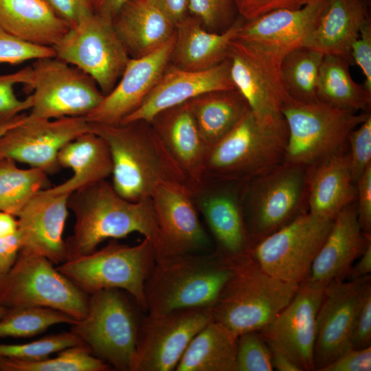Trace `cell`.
Listing matches in <instances>:
<instances>
[{
    "mask_svg": "<svg viewBox=\"0 0 371 371\" xmlns=\"http://www.w3.org/2000/svg\"><path fill=\"white\" fill-rule=\"evenodd\" d=\"M68 208L75 216L72 234L65 240L67 260L90 254L104 240L138 232L161 252V235L151 199L130 201L106 179L69 195Z\"/></svg>",
    "mask_w": 371,
    "mask_h": 371,
    "instance_id": "cell-1",
    "label": "cell"
},
{
    "mask_svg": "<svg viewBox=\"0 0 371 371\" xmlns=\"http://www.w3.org/2000/svg\"><path fill=\"white\" fill-rule=\"evenodd\" d=\"M89 123L91 132L103 138L109 146L113 164L112 186L125 199H150L161 182H176L188 187L150 122Z\"/></svg>",
    "mask_w": 371,
    "mask_h": 371,
    "instance_id": "cell-2",
    "label": "cell"
},
{
    "mask_svg": "<svg viewBox=\"0 0 371 371\" xmlns=\"http://www.w3.org/2000/svg\"><path fill=\"white\" fill-rule=\"evenodd\" d=\"M225 256L232 272L210 307L212 319L236 337L260 331L290 302L298 287L264 271L249 253Z\"/></svg>",
    "mask_w": 371,
    "mask_h": 371,
    "instance_id": "cell-3",
    "label": "cell"
},
{
    "mask_svg": "<svg viewBox=\"0 0 371 371\" xmlns=\"http://www.w3.org/2000/svg\"><path fill=\"white\" fill-rule=\"evenodd\" d=\"M232 272L228 258L222 254L188 253L155 259L145 283L148 314L210 308Z\"/></svg>",
    "mask_w": 371,
    "mask_h": 371,
    "instance_id": "cell-4",
    "label": "cell"
},
{
    "mask_svg": "<svg viewBox=\"0 0 371 371\" xmlns=\"http://www.w3.org/2000/svg\"><path fill=\"white\" fill-rule=\"evenodd\" d=\"M286 124L265 123L249 110L236 126L208 148L201 182L245 183L284 161Z\"/></svg>",
    "mask_w": 371,
    "mask_h": 371,
    "instance_id": "cell-5",
    "label": "cell"
},
{
    "mask_svg": "<svg viewBox=\"0 0 371 371\" xmlns=\"http://www.w3.org/2000/svg\"><path fill=\"white\" fill-rule=\"evenodd\" d=\"M311 169L284 161L243 183L241 205L251 247L308 212Z\"/></svg>",
    "mask_w": 371,
    "mask_h": 371,
    "instance_id": "cell-6",
    "label": "cell"
},
{
    "mask_svg": "<svg viewBox=\"0 0 371 371\" xmlns=\"http://www.w3.org/2000/svg\"><path fill=\"white\" fill-rule=\"evenodd\" d=\"M281 113L288 128L284 161L313 166L348 149L350 133L371 115L352 113L319 100L300 102L289 95Z\"/></svg>",
    "mask_w": 371,
    "mask_h": 371,
    "instance_id": "cell-7",
    "label": "cell"
},
{
    "mask_svg": "<svg viewBox=\"0 0 371 371\" xmlns=\"http://www.w3.org/2000/svg\"><path fill=\"white\" fill-rule=\"evenodd\" d=\"M156 259V251L146 238L129 246L110 242L104 247L67 260L57 269L87 294L117 289L127 291L146 311L145 283Z\"/></svg>",
    "mask_w": 371,
    "mask_h": 371,
    "instance_id": "cell-8",
    "label": "cell"
},
{
    "mask_svg": "<svg viewBox=\"0 0 371 371\" xmlns=\"http://www.w3.org/2000/svg\"><path fill=\"white\" fill-rule=\"evenodd\" d=\"M89 296L46 257L22 249L0 278V306L6 308H48L78 321L87 314Z\"/></svg>",
    "mask_w": 371,
    "mask_h": 371,
    "instance_id": "cell-9",
    "label": "cell"
},
{
    "mask_svg": "<svg viewBox=\"0 0 371 371\" xmlns=\"http://www.w3.org/2000/svg\"><path fill=\"white\" fill-rule=\"evenodd\" d=\"M139 326L131 306L120 289L89 294L85 316L71 325L95 357L119 370H129L135 352Z\"/></svg>",
    "mask_w": 371,
    "mask_h": 371,
    "instance_id": "cell-10",
    "label": "cell"
},
{
    "mask_svg": "<svg viewBox=\"0 0 371 371\" xmlns=\"http://www.w3.org/2000/svg\"><path fill=\"white\" fill-rule=\"evenodd\" d=\"M53 48L56 58L89 75L104 95L116 85L131 58L113 19L95 10L70 27Z\"/></svg>",
    "mask_w": 371,
    "mask_h": 371,
    "instance_id": "cell-11",
    "label": "cell"
},
{
    "mask_svg": "<svg viewBox=\"0 0 371 371\" xmlns=\"http://www.w3.org/2000/svg\"><path fill=\"white\" fill-rule=\"evenodd\" d=\"M333 221L305 213L253 245L249 254L264 271L299 287L307 278Z\"/></svg>",
    "mask_w": 371,
    "mask_h": 371,
    "instance_id": "cell-12",
    "label": "cell"
},
{
    "mask_svg": "<svg viewBox=\"0 0 371 371\" xmlns=\"http://www.w3.org/2000/svg\"><path fill=\"white\" fill-rule=\"evenodd\" d=\"M285 55L257 44L234 39L230 44V74L250 111L262 122L282 125L281 113L289 96L280 66Z\"/></svg>",
    "mask_w": 371,
    "mask_h": 371,
    "instance_id": "cell-13",
    "label": "cell"
},
{
    "mask_svg": "<svg viewBox=\"0 0 371 371\" xmlns=\"http://www.w3.org/2000/svg\"><path fill=\"white\" fill-rule=\"evenodd\" d=\"M32 67V117H86L104 97L89 75L56 57L37 59Z\"/></svg>",
    "mask_w": 371,
    "mask_h": 371,
    "instance_id": "cell-14",
    "label": "cell"
},
{
    "mask_svg": "<svg viewBox=\"0 0 371 371\" xmlns=\"http://www.w3.org/2000/svg\"><path fill=\"white\" fill-rule=\"evenodd\" d=\"M211 320L210 308L148 314L139 326L130 371L175 370L192 338Z\"/></svg>",
    "mask_w": 371,
    "mask_h": 371,
    "instance_id": "cell-15",
    "label": "cell"
},
{
    "mask_svg": "<svg viewBox=\"0 0 371 371\" xmlns=\"http://www.w3.org/2000/svg\"><path fill=\"white\" fill-rule=\"evenodd\" d=\"M90 131L85 117L47 120L27 114L23 122L0 137V159L9 158L52 175L61 168L58 161L61 148Z\"/></svg>",
    "mask_w": 371,
    "mask_h": 371,
    "instance_id": "cell-16",
    "label": "cell"
},
{
    "mask_svg": "<svg viewBox=\"0 0 371 371\" xmlns=\"http://www.w3.org/2000/svg\"><path fill=\"white\" fill-rule=\"evenodd\" d=\"M370 278V274L347 281L335 280L324 288L317 315L315 370L320 371L351 348L354 320L366 295L371 290Z\"/></svg>",
    "mask_w": 371,
    "mask_h": 371,
    "instance_id": "cell-17",
    "label": "cell"
},
{
    "mask_svg": "<svg viewBox=\"0 0 371 371\" xmlns=\"http://www.w3.org/2000/svg\"><path fill=\"white\" fill-rule=\"evenodd\" d=\"M151 201L161 235L158 256L196 253L210 247L190 189L176 182H161L155 188Z\"/></svg>",
    "mask_w": 371,
    "mask_h": 371,
    "instance_id": "cell-18",
    "label": "cell"
},
{
    "mask_svg": "<svg viewBox=\"0 0 371 371\" xmlns=\"http://www.w3.org/2000/svg\"><path fill=\"white\" fill-rule=\"evenodd\" d=\"M324 290L302 282L290 302L260 330L267 341L284 351L302 370H315L317 315Z\"/></svg>",
    "mask_w": 371,
    "mask_h": 371,
    "instance_id": "cell-19",
    "label": "cell"
},
{
    "mask_svg": "<svg viewBox=\"0 0 371 371\" xmlns=\"http://www.w3.org/2000/svg\"><path fill=\"white\" fill-rule=\"evenodd\" d=\"M243 184L202 181L190 189L193 202L203 216L221 254L227 256L245 255L251 247L241 205Z\"/></svg>",
    "mask_w": 371,
    "mask_h": 371,
    "instance_id": "cell-20",
    "label": "cell"
},
{
    "mask_svg": "<svg viewBox=\"0 0 371 371\" xmlns=\"http://www.w3.org/2000/svg\"><path fill=\"white\" fill-rule=\"evenodd\" d=\"M175 34L156 50L130 58L119 82L85 118L89 122L116 125L135 111L157 83L170 63Z\"/></svg>",
    "mask_w": 371,
    "mask_h": 371,
    "instance_id": "cell-21",
    "label": "cell"
},
{
    "mask_svg": "<svg viewBox=\"0 0 371 371\" xmlns=\"http://www.w3.org/2000/svg\"><path fill=\"white\" fill-rule=\"evenodd\" d=\"M235 89L229 57L211 69L199 71L183 70L169 64L139 107L120 124L140 120L149 122L161 111L201 94Z\"/></svg>",
    "mask_w": 371,
    "mask_h": 371,
    "instance_id": "cell-22",
    "label": "cell"
},
{
    "mask_svg": "<svg viewBox=\"0 0 371 371\" xmlns=\"http://www.w3.org/2000/svg\"><path fill=\"white\" fill-rule=\"evenodd\" d=\"M68 197L43 189L26 203L16 216L22 250L43 256L54 264L66 261L63 232Z\"/></svg>",
    "mask_w": 371,
    "mask_h": 371,
    "instance_id": "cell-23",
    "label": "cell"
},
{
    "mask_svg": "<svg viewBox=\"0 0 371 371\" xmlns=\"http://www.w3.org/2000/svg\"><path fill=\"white\" fill-rule=\"evenodd\" d=\"M370 244L371 236L364 233L359 225L355 201L335 218L303 282L324 289L333 281L344 280L354 262Z\"/></svg>",
    "mask_w": 371,
    "mask_h": 371,
    "instance_id": "cell-24",
    "label": "cell"
},
{
    "mask_svg": "<svg viewBox=\"0 0 371 371\" xmlns=\"http://www.w3.org/2000/svg\"><path fill=\"white\" fill-rule=\"evenodd\" d=\"M149 122L189 188L199 184L208 148L202 139L188 102L161 111Z\"/></svg>",
    "mask_w": 371,
    "mask_h": 371,
    "instance_id": "cell-25",
    "label": "cell"
},
{
    "mask_svg": "<svg viewBox=\"0 0 371 371\" xmlns=\"http://www.w3.org/2000/svg\"><path fill=\"white\" fill-rule=\"evenodd\" d=\"M328 0L298 9L277 10L244 21L234 39L251 42L286 55L301 46L315 26Z\"/></svg>",
    "mask_w": 371,
    "mask_h": 371,
    "instance_id": "cell-26",
    "label": "cell"
},
{
    "mask_svg": "<svg viewBox=\"0 0 371 371\" xmlns=\"http://www.w3.org/2000/svg\"><path fill=\"white\" fill-rule=\"evenodd\" d=\"M370 19L369 0H328L302 46L341 57L353 64L352 45Z\"/></svg>",
    "mask_w": 371,
    "mask_h": 371,
    "instance_id": "cell-27",
    "label": "cell"
},
{
    "mask_svg": "<svg viewBox=\"0 0 371 371\" xmlns=\"http://www.w3.org/2000/svg\"><path fill=\"white\" fill-rule=\"evenodd\" d=\"M245 20H236L225 31L216 33L205 30L194 17L186 16L175 25V40L170 61L187 71L211 69L228 58L231 42Z\"/></svg>",
    "mask_w": 371,
    "mask_h": 371,
    "instance_id": "cell-28",
    "label": "cell"
},
{
    "mask_svg": "<svg viewBox=\"0 0 371 371\" xmlns=\"http://www.w3.org/2000/svg\"><path fill=\"white\" fill-rule=\"evenodd\" d=\"M113 23L131 58L156 50L175 34V25L151 0L130 1L113 19Z\"/></svg>",
    "mask_w": 371,
    "mask_h": 371,
    "instance_id": "cell-29",
    "label": "cell"
},
{
    "mask_svg": "<svg viewBox=\"0 0 371 371\" xmlns=\"http://www.w3.org/2000/svg\"><path fill=\"white\" fill-rule=\"evenodd\" d=\"M357 197V183L350 166L348 149L312 166L309 183L308 212L334 220Z\"/></svg>",
    "mask_w": 371,
    "mask_h": 371,
    "instance_id": "cell-30",
    "label": "cell"
},
{
    "mask_svg": "<svg viewBox=\"0 0 371 371\" xmlns=\"http://www.w3.org/2000/svg\"><path fill=\"white\" fill-rule=\"evenodd\" d=\"M58 161L60 168H70L73 174L63 183L45 188L49 193L69 195L85 186L106 179L113 170L106 142L91 131L65 144L58 153Z\"/></svg>",
    "mask_w": 371,
    "mask_h": 371,
    "instance_id": "cell-31",
    "label": "cell"
},
{
    "mask_svg": "<svg viewBox=\"0 0 371 371\" xmlns=\"http://www.w3.org/2000/svg\"><path fill=\"white\" fill-rule=\"evenodd\" d=\"M0 27L26 42L52 47L70 29L45 0H0Z\"/></svg>",
    "mask_w": 371,
    "mask_h": 371,
    "instance_id": "cell-32",
    "label": "cell"
},
{
    "mask_svg": "<svg viewBox=\"0 0 371 371\" xmlns=\"http://www.w3.org/2000/svg\"><path fill=\"white\" fill-rule=\"evenodd\" d=\"M188 102L208 148L229 133L250 110L236 89L205 93Z\"/></svg>",
    "mask_w": 371,
    "mask_h": 371,
    "instance_id": "cell-33",
    "label": "cell"
},
{
    "mask_svg": "<svg viewBox=\"0 0 371 371\" xmlns=\"http://www.w3.org/2000/svg\"><path fill=\"white\" fill-rule=\"evenodd\" d=\"M237 337L212 319L191 340L176 371H235Z\"/></svg>",
    "mask_w": 371,
    "mask_h": 371,
    "instance_id": "cell-34",
    "label": "cell"
},
{
    "mask_svg": "<svg viewBox=\"0 0 371 371\" xmlns=\"http://www.w3.org/2000/svg\"><path fill=\"white\" fill-rule=\"evenodd\" d=\"M350 65L341 57L324 54L317 78V100L352 113L370 112L371 91L364 84L353 80L349 71Z\"/></svg>",
    "mask_w": 371,
    "mask_h": 371,
    "instance_id": "cell-35",
    "label": "cell"
},
{
    "mask_svg": "<svg viewBox=\"0 0 371 371\" xmlns=\"http://www.w3.org/2000/svg\"><path fill=\"white\" fill-rule=\"evenodd\" d=\"M47 175L38 168H20L9 158L0 159V210L16 217L36 193L49 188Z\"/></svg>",
    "mask_w": 371,
    "mask_h": 371,
    "instance_id": "cell-36",
    "label": "cell"
},
{
    "mask_svg": "<svg viewBox=\"0 0 371 371\" xmlns=\"http://www.w3.org/2000/svg\"><path fill=\"white\" fill-rule=\"evenodd\" d=\"M324 54L304 46L289 51L282 58L280 70L289 95L300 102H313L317 98L319 70Z\"/></svg>",
    "mask_w": 371,
    "mask_h": 371,
    "instance_id": "cell-37",
    "label": "cell"
},
{
    "mask_svg": "<svg viewBox=\"0 0 371 371\" xmlns=\"http://www.w3.org/2000/svg\"><path fill=\"white\" fill-rule=\"evenodd\" d=\"M111 366L83 344L65 348L56 357L21 360L0 357L1 371H106Z\"/></svg>",
    "mask_w": 371,
    "mask_h": 371,
    "instance_id": "cell-38",
    "label": "cell"
},
{
    "mask_svg": "<svg viewBox=\"0 0 371 371\" xmlns=\"http://www.w3.org/2000/svg\"><path fill=\"white\" fill-rule=\"evenodd\" d=\"M77 321L59 311L44 307H16L8 308L0 319L1 337H30L59 324L72 325Z\"/></svg>",
    "mask_w": 371,
    "mask_h": 371,
    "instance_id": "cell-39",
    "label": "cell"
},
{
    "mask_svg": "<svg viewBox=\"0 0 371 371\" xmlns=\"http://www.w3.org/2000/svg\"><path fill=\"white\" fill-rule=\"evenodd\" d=\"M78 344H82L76 335L71 331L64 332L49 335L25 344H0V357L21 360H38Z\"/></svg>",
    "mask_w": 371,
    "mask_h": 371,
    "instance_id": "cell-40",
    "label": "cell"
},
{
    "mask_svg": "<svg viewBox=\"0 0 371 371\" xmlns=\"http://www.w3.org/2000/svg\"><path fill=\"white\" fill-rule=\"evenodd\" d=\"M271 351L258 331L237 337L235 371H272Z\"/></svg>",
    "mask_w": 371,
    "mask_h": 371,
    "instance_id": "cell-41",
    "label": "cell"
},
{
    "mask_svg": "<svg viewBox=\"0 0 371 371\" xmlns=\"http://www.w3.org/2000/svg\"><path fill=\"white\" fill-rule=\"evenodd\" d=\"M188 10L205 30L212 32H223L236 21L234 0H188Z\"/></svg>",
    "mask_w": 371,
    "mask_h": 371,
    "instance_id": "cell-42",
    "label": "cell"
},
{
    "mask_svg": "<svg viewBox=\"0 0 371 371\" xmlns=\"http://www.w3.org/2000/svg\"><path fill=\"white\" fill-rule=\"evenodd\" d=\"M32 77V66L12 74L0 75V121L9 120L31 109V95L25 100H20L14 93V87L16 84L29 86Z\"/></svg>",
    "mask_w": 371,
    "mask_h": 371,
    "instance_id": "cell-43",
    "label": "cell"
},
{
    "mask_svg": "<svg viewBox=\"0 0 371 371\" xmlns=\"http://www.w3.org/2000/svg\"><path fill=\"white\" fill-rule=\"evenodd\" d=\"M48 57H56L52 47L26 42L0 27V63L16 65Z\"/></svg>",
    "mask_w": 371,
    "mask_h": 371,
    "instance_id": "cell-44",
    "label": "cell"
},
{
    "mask_svg": "<svg viewBox=\"0 0 371 371\" xmlns=\"http://www.w3.org/2000/svg\"><path fill=\"white\" fill-rule=\"evenodd\" d=\"M350 166L355 182L371 166V115L348 137Z\"/></svg>",
    "mask_w": 371,
    "mask_h": 371,
    "instance_id": "cell-45",
    "label": "cell"
},
{
    "mask_svg": "<svg viewBox=\"0 0 371 371\" xmlns=\"http://www.w3.org/2000/svg\"><path fill=\"white\" fill-rule=\"evenodd\" d=\"M315 0H234L236 10L249 21L277 10L298 9Z\"/></svg>",
    "mask_w": 371,
    "mask_h": 371,
    "instance_id": "cell-46",
    "label": "cell"
},
{
    "mask_svg": "<svg viewBox=\"0 0 371 371\" xmlns=\"http://www.w3.org/2000/svg\"><path fill=\"white\" fill-rule=\"evenodd\" d=\"M350 56L365 76L364 85L371 91V20L368 19L361 29L359 36L352 45Z\"/></svg>",
    "mask_w": 371,
    "mask_h": 371,
    "instance_id": "cell-47",
    "label": "cell"
},
{
    "mask_svg": "<svg viewBox=\"0 0 371 371\" xmlns=\"http://www.w3.org/2000/svg\"><path fill=\"white\" fill-rule=\"evenodd\" d=\"M371 347L350 348L320 371H370Z\"/></svg>",
    "mask_w": 371,
    "mask_h": 371,
    "instance_id": "cell-48",
    "label": "cell"
},
{
    "mask_svg": "<svg viewBox=\"0 0 371 371\" xmlns=\"http://www.w3.org/2000/svg\"><path fill=\"white\" fill-rule=\"evenodd\" d=\"M371 343V290L366 295L354 320L351 348L370 346Z\"/></svg>",
    "mask_w": 371,
    "mask_h": 371,
    "instance_id": "cell-49",
    "label": "cell"
},
{
    "mask_svg": "<svg viewBox=\"0 0 371 371\" xmlns=\"http://www.w3.org/2000/svg\"><path fill=\"white\" fill-rule=\"evenodd\" d=\"M355 202L359 225L364 233L371 236V166L357 179Z\"/></svg>",
    "mask_w": 371,
    "mask_h": 371,
    "instance_id": "cell-50",
    "label": "cell"
},
{
    "mask_svg": "<svg viewBox=\"0 0 371 371\" xmlns=\"http://www.w3.org/2000/svg\"><path fill=\"white\" fill-rule=\"evenodd\" d=\"M56 14L70 27L94 11L93 0H45Z\"/></svg>",
    "mask_w": 371,
    "mask_h": 371,
    "instance_id": "cell-51",
    "label": "cell"
},
{
    "mask_svg": "<svg viewBox=\"0 0 371 371\" xmlns=\"http://www.w3.org/2000/svg\"><path fill=\"white\" fill-rule=\"evenodd\" d=\"M21 247V239L18 231L13 235L0 238V278L12 269Z\"/></svg>",
    "mask_w": 371,
    "mask_h": 371,
    "instance_id": "cell-52",
    "label": "cell"
},
{
    "mask_svg": "<svg viewBox=\"0 0 371 371\" xmlns=\"http://www.w3.org/2000/svg\"><path fill=\"white\" fill-rule=\"evenodd\" d=\"M176 25L187 16L188 0H151Z\"/></svg>",
    "mask_w": 371,
    "mask_h": 371,
    "instance_id": "cell-53",
    "label": "cell"
},
{
    "mask_svg": "<svg viewBox=\"0 0 371 371\" xmlns=\"http://www.w3.org/2000/svg\"><path fill=\"white\" fill-rule=\"evenodd\" d=\"M267 342L271 351L273 368L278 371H302L298 365L284 351L276 345Z\"/></svg>",
    "mask_w": 371,
    "mask_h": 371,
    "instance_id": "cell-54",
    "label": "cell"
},
{
    "mask_svg": "<svg viewBox=\"0 0 371 371\" xmlns=\"http://www.w3.org/2000/svg\"><path fill=\"white\" fill-rule=\"evenodd\" d=\"M371 272V244L368 245L357 263L352 265L348 275L347 280H353L370 275Z\"/></svg>",
    "mask_w": 371,
    "mask_h": 371,
    "instance_id": "cell-55",
    "label": "cell"
},
{
    "mask_svg": "<svg viewBox=\"0 0 371 371\" xmlns=\"http://www.w3.org/2000/svg\"><path fill=\"white\" fill-rule=\"evenodd\" d=\"M131 0H93L94 10L114 19L122 8Z\"/></svg>",
    "mask_w": 371,
    "mask_h": 371,
    "instance_id": "cell-56",
    "label": "cell"
},
{
    "mask_svg": "<svg viewBox=\"0 0 371 371\" xmlns=\"http://www.w3.org/2000/svg\"><path fill=\"white\" fill-rule=\"evenodd\" d=\"M18 231L17 218L0 210V238L13 235Z\"/></svg>",
    "mask_w": 371,
    "mask_h": 371,
    "instance_id": "cell-57",
    "label": "cell"
},
{
    "mask_svg": "<svg viewBox=\"0 0 371 371\" xmlns=\"http://www.w3.org/2000/svg\"><path fill=\"white\" fill-rule=\"evenodd\" d=\"M27 114L21 113L12 118L0 121V137L10 128L23 122Z\"/></svg>",
    "mask_w": 371,
    "mask_h": 371,
    "instance_id": "cell-58",
    "label": "cell"
},
{
    "mask_svg": "<svg viewBox=\"0 0 371 371\" xmlns=\"http://www.w3.org/2000/svg\"><path fill=\"white\" fill-rule=\"evenodd\" d=\"M8 308L0 306V319L2 318L6 313Z\"/></svg>",
    "mask_w": 371,
    "mask_h": 371,
    "instance_id": "cell-59",
    "label": "cell"
}]
</instances>
